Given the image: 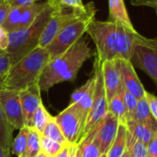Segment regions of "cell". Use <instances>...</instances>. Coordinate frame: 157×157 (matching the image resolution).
<instances>
[{
	"label": "cell",
	"mask_w": 157,
	"mask_h": 157,
	"mask_svg": "<svg viewBox=\"0 0 157 157\" xmlns=\"http://www.w3.org/2000/svg\"><path fill=\"white\" fill-rule=\"evenodd\" d=\"M41 135L45 136V137H48L59 144H68L61 128L59 127L58 123L56 122L54 117H52L50 121L48 122V124L46 125L44 131L42 132Z\"/></svg>",
	"instance_id": "27"
},
{
	"label": "cell",
	"mask_w": 157,
	"mask_h": 157,
	"mask_svg": "<svg viewBox=\"0 0 157 157\" xmlns=\"http://www.w3.org/2000/svg\"><path fill=\"white\" fill-rule=\"evenodd\" d=\"M40 137L41 134L33 128H29L27 150L24 157H34L40 152H41L40 145Z\"/></svg>",
	"instance_id": "26"
},
{
	"label": "cell",
	"mask_w": 157,
	"mask_h": 157,
	"mask_svg": "<svg viewBox=\"0 0 157 157\" xmlns=\"http://www.w3.org/2000/svg\"><path fill=\"white\" fill-rule=\"evenodd\" d=\"M48 3V1H41L26 6L11 7L8 17L2 26L8 32L21 30L34 22L40 12L47 6Z\"/></svg>",
	"instance_id": "10"
},
{
	"label": "cell",
	"mask_w": 157,
	"mask_h": 157,
	"mask_svg": "<svg viewBox=\"0 0 157 157\" xmlns=\"http://www.w3.org/2000/svg\"><path fill=\"white\" fill-rule=\"evenodd\" d=\"M50 60L47 49L37 47L10 66L3 87L20 91L38 84L40 76Z\"/></svg>",
	"instance_id": "3"
},
{
	"label": "cell",
	"mask_w": 157,
	"mask_h": 157,
	"mask_svg": "<svg viewBox=\"0 0 157 157\" xmlns=\"http://www.w3.org/2000/svg\"><path fill=\"white\" fill-rule=\"evenodd\" d=\"M14 130L15 129L8 122L6 115L0 108V146L8 155L11 153Z\"/></svg>",
	"instance_id": "21"
},
{
	"label": "cell",
	"mask_w": 157,
	"mask_h": 157,
	"mask_svg": "<svg viewBox=\"0 0 157 157\" xmlns=\"http://www.w3.org/2000/svg\"><path fill=\"white\" fill-rule=\"evenodd\" d=\"M40 145L41 151L47 154L50 157H54L63 147L64 144H59L48 137L41 135L40 137Z\"/></svg>",
	"instance_id": "28"
},
{
	"label": "cell",
	"mask_w": 157,
	"mask_h": 157,
	"mask_svg": "<svg viewBox=\"0 0 157 157\" xmlns=\"http://www.w3.org/2000/svg\"><path fill=\"white\" fill-rule=\"evenodd\" d=\"M128 151L132 157H149L146 144L139 141H136Z\"/></svg>",
	"instance_id": "31"
},
{
	"label": "cell",
	"mask_w": 157,
	"mask_h": 157,
	"mask_svg": "<svg viewBox=\"0 0 157 157\" xmlns=\"http://www.w3.org/2000/svg\"><path fill=\"white\" fill-rule=\"evenodd\" d=\"M34 157H50V156H49L47 154H45L44 152H42V151H41V152H40L37 155H35Z\"/></svg>",
	"instance_id": "42"
},
{
	"label": "cell",
	"mask_w": 157,
	"mask_h": 157,
	"mask_svg": "<svg viewBox=\"0 0 157 157\" xmlns=\"http://www.w3.org/2000/svg\"><path fill=\"white\" fill-rule=\"evenodd\" d=\"M121 74L123 86L128 91L135 95L138 98H142L145 96L146 90L139 79L134 65L131 61L121 60Z\"/></svg>",
	"instance_id": "15"
},
{
	"label": "cell",
	"mask_w": 157,
	"mask_h": 157,
	"mask_svg": "<svg viewBox=\"0 0 157 157\" xmlns=\"http://www.w3.org/2000/svg\"><path fill=\"white\" fill-rule=\"evenodd\" d=\"M28 135H29V128L24 127L19 130L16 138L13 139V143L11 145V153L17 157L25 156V153L27 150Z\"/></svg>",
	"instance_id": "25"
},
{
	"label": "cell",
	"mask_w": 157,
	"mask_h": 157,
	"mask_svg": "<svg viewBox=\"0 0 157 157\" xmlns=\"http://www.w3.org/2000/svg\"><path fill=\"white\" fill-rule=\"evenodd\" d=\"M146 146L149 157H157V133L155 134Z\"/></svg>",
	"instance_id": "35"
},
{
	"label": "cell",
	"mask_w": 157,
	"mask_h": 157,
	"mask_svg": "<svg viewBox=\"0 0 157 157\" xmlns=\"http://www.w3.org/2000/svg\"><path fill=\"white\" fill-rule=\"evenodd\" d=\"M52 118V116L48 112V110L44 107L43 103H41L38 107L36 111L34 112L30 128L35 129L37 132H39L41 134L42 132L44 131L46 125L48 124V122L50 121V120Z\"/></svg>",
	"instance_id": "24"
},
{
	"label": "cell",
	"mask_w": 157,
	"mask_h": 157,
	"mask_svg": "<svg viewBox=\"0 0 157 157\" xmlns=\"http://www.w3.org/2000/svg\"><path fill=\"white\" fill-rule=\"evenodd\" d=\"M86 33L94 41L96 57L101 63L112 60L131 61L139 36L136 29H131L118 22L96 18L90 22Z\"/></svg>",
	"instance_id": "1"
},
{
	"label": "cell",
	"mask_w": 157,
	"mask_h": 157,
	"mask_svg": "<svg viewBox=\"0 0 157 157\" xmlns=\"http://www.w3.org/2000/svg\"><path fill=\"white\" fill-rule=\"evenodd\" d=\"M70 157H82L81 151L77 145V144H71V153H70Z\"/></svg>",
	"instance_id": "40"
},
{
	"label": "cell",
	"mask_w": 157,
	"mask_h": 157,
	"mask_svg": "<svg viewBox=\"0 0 157 157\" xmlns=\"http://www.w3.org/2000/svg\"><path fill=\"white\" fill-rule=\"evenodd\" d=\"M61 5L74 7V8H83L85 5L82 0H57Z\"/></svg>",
	"instance_id": "38"
},
{
	"label": "cell",
	"mask_w": 157,
	"mask_h": 157,
	"mask_svg": "<svg viewBox=\"0 0 157 157\" xmlns=\"http://www.w3.org/2000/svg\"><path fill=\"white\" fill-rule=\"evenodd\" d=\"M70 153H71V144H66L54 157H70Z\"/></svg>",
	"instance_id": "39"
},
{
	"label": "cell",
	"mask_w": 157,
	"mask_h": 157,
	"mask_svg": "<svg viewBox=\"0 0 157 157\" xmlns=\"http://www.w3.org/2000/svg\"><path fill=\"white\" fill-rule=\"evenodd\" d=\"M94 55L86 38L82 37L66 52L49 61L38 82L40 90L48 91L57 84L74 81L85 62Z\"/></svg>",
	"instance_id": "2"
},
{
	"label": "cell",
	"mask_w": 157,
	"mask_h": 157,
	"mask_svg": "<svg viewBox=\"0 0 157 157\" xmlns=\"http://www.w3.org/2000/svg\"><path fill=\"white\" fill-rule=\"evenodd\" d=\"M40 88L39 84H35L28 88L19 91V98L25 121V125L28 128L31 127L32 118L34 112L38 109V107L42 103Z\"/></svg>",
	"instance_id": "13"
},
{
	"label": "cell",
	"mask_w": 157,
	"mask_h": 157,
	"mask_svg": "<svg viewBox=\"0 0 157 157\" xmlns=\"http://www.w3.org/2000/svg\"><path fill=\"white\" fill-rule=\"evenodd\" d=\"M131 62L148 75L157 86V36L150 39L139 34Z\"/></svg>",
	"instance_id": "8"
},
{
	"label": "cell",
	"mask_w": 157,
	"mask_h": 157,
	"mask_svg": "<svg viewBox=\"0 0 157 157\" xmlns=\"http://www.w3.org/2000/svg\"><path fill=\"white\" fill-rule=\"evenodd\" d=\"M44 1H48V2H52V1H55V0H44Z\"/></svg>",
	"instance_id": "46"
},
{
	"label": "cell",
	"mask_w": 157,
	"mask_h": 157,
	"mask_svg": "<svg viewBox=\"0 0 157 157\" xmlns=\"http://www.w3.org/2000/svg\"><path fill=\"white\" fill-rule=\"evenodd\" d=\"M0 108L6 115L8 122L15 130H20L25 125L19 91L0 88Z\"/></svg>",
	"instance_id": "11"
},
{
	"label": "cell",
	"mask_w": 157,
	"mask_h": 157,
	"mask_svg": "<svg viewBox=\"0 0 157 157\" xmlns=\"http://www.w3.org/2000/svg\"><path fill=\"white\" fill-rule=\"evenodd\" d=\"M3 53H6V52H4V51H2V50L0 49V54H3Z\"/></svg>",
	"instance_id": "44"
},
{
	"label": "cell",
	"mask_w": 157,
	"mask_h": 157,
	"mask_svg": "<svg viewBox=\"0 0 157 157\" xmlns=\"http://www.w3.org/2000/svg\"><path fill=\"white\" fill-rule=\"evenodd\" d=\"M156 13H157V7H156Z\"/></svg>",
	"instance_id": "47"
},
{
	"label": "cell",
	"mask_w": 157,
	"mask_h": 157,
	"mask_svg": "<svg viewBox=\"0 0 157 157\" xmlns=\"http://www.w3.org/2000/svg\"><path fill=\"white\" fill-rule=\"evenodd\" d=\"M145 97L147 98V101H148V104L150 107V110H151L154 118L157 121V97L147 91L145 92Z\"/></svg>",
	"instance_id": "32"
},
{
	"label": "cell",
	"mask_w": 157,
	"mask_h": 157,
	"mask_svg": "<svg viewBox=\"0 0 157 157\" xmlns=\"http://www.w3.org/2000/svg\"><path fill=\"white\" fill-rule=\"evenodd\" d=\"M131 4L135 6H149L157 7V0H130Z\"/></svg>",
	"instance_id": "36"
},
{
	"label": "cell",
	"mask_w": 157,
	"mask_h": 157,
	"mask_svg": "<svg viewBox=\"0 0 157 157\" xmlns=\"http://www.w3.org/2000/svg\"><path fill=\"white\" fill-rule=\"evenodd\" d=\"M95 15L96 12L90 13L62 29L46 47L51 59L61 55L84 37L90 22L95 18Z\"/></svg>",
	"instance_id": "6"
},
{
	"label": "cell",
	"mask_w": 157,
	"mask_h": 157,
	"mask_svg": "<svg viewBox=\"0 0 157 157\" xmlns=\"http://www.w3.org/2000/svg\"><path fill=\"white\" fill-rule=\"evenodd\" d=\"M93 12H97L94 2H89L85 5L83 8H74L61 5L57 1L55 8L41 34L39 47L46 48L62 29L75 20Z\"/></svg>",
	"instance_id": "5"
},
{
	"label": "cell",
	"mask_w": 157,
	"mask_h": 157,
	"mask_svg": "<svg viewBox=\"0 0 157 157\" xmlns=\"http://www.w3.org/2000/svg\"><path fill=\"white\" fill-rule=\"evenodd\" d=\"M101 68L107 99L109 102L123 87L121 74V60H112L101 63Z\"/></svg>",
	"instance_id": "12"
},
{
	"label": "cell",
	"mask_w": 157,
	"mask_h": 157,
	"mask_svg": "<svg viewBox=\"0 0 157 157\" xmlns=\"http://www.w3.org/2000/svg\"><path fill=\"white\" fill-rule=\"evenodd\" d=\"M56 2L57 0L49 2L30 26L9 32V45L6 52L11 61V65L39 47L40 39L55 8Z\"/></svg>",
	"instance_id": "4"
},
{
	"label": "cell",
	"mask_w": 157,
	"mask_h": 157,
	"mask_svg": "<svg viewBox=\"0 0 157 157\" xmlns=\"http://www.w3.org/2000/svg\"><path fill=\"white\" fill-rule=\"evenodd\" d=\"M5 1L11 7H17V6H26L32 5L37 0H5Z\"/></svg>",
	"instance_id": "37"
},
{
	"label": "cell",
	"mask_w": 157,
	"mask_h": 157,
	"mask_svg": "<svg viewBox=\"0 0 157 157\" xmlns=\"http://www.w3.org/2000/svg\"><path fill=\"white\" fill-rule=\"evenodd\" d=\"M11 66V61L8 55L6 53L0 54V88L3 87L4 80L6 76V74Z\"/></svg>",
	"instance_id": "30"
},
{
	"label": "cell",
	"mask_w": 157,
	"mask_h": 157,
	"mask_svg": "<svg viewBox=\"0 0 157 157\" xmlns=\"http://www.w3.org/2000/svg\"><path fill=\"white\" fill-rule=\"evenodd\" d=\"M109 20L118 22L131 29H135L129 17L124 0H109Z\"/></svg>",
	"instance_id": "18"
},
{
	"label": "cell",
	"mask_w": 157,
	"mask_h": 157,
	"mask_svg": "<svg viewBox=\"0 0 157 157\" xmlns=\"http://www.w3.org/2000/svg\"><path fill=\"white\" fill-rule=\"evenodd\" d=\"M9 45V32L3 26H0V49L6 52Z\"/></svg>",
	"instance_id": "33"
},
{
	"label": "cell",
	"mask_w": 157,
	"mask_h": 157,
	"mask_svg": "<svg viewBox=\"0 0 157 157\" xmlns=\"http://www.w3.org/2000/svg\"><path fill=\"white\" fill-rule=\"evenodd\" d=\"M66 141L70 144H78L83 136L87 117L77 103H70L54 117Z\"/></svg>",
	"instance_id": "7"
},
{
	"label": "cell",
	"mask_w": 157,
	"mask_h": 157,
	"mask_svg": "<svg viewBox=\"0 0 157 157\" xmlns=\"http://www.w3.org/2000/svg\"><path fill=\"white\" fill-rule=\"evenodd\" d=\"M134 119L143 123H145L146 125L151 127L153 130L157 132V121L154 118L150 110V107H149V104L145 96L139 99L138 106H137L135 115H134Z\"/></svg>",
	"instance_id": "23"
},
{
	"label": "cell",
	"mask_w": 157,
	"mask_h": 157,
	"mask_svg": "<svg viewBox=\"0 0 157 157\" xmlns=\"http://www.w3.org/2000/svg\"><path fill=\"white\" fill-rule=\"evenodd\" d=\"M122 157H132V156H131V154H130V152H129L128 150H126V152L124 153V155H122Z\"/></svg>",
	"instance_id": "43"
},
{
	"label": "cell",
	"mask_w": 157,
	"mask_h": 157,
	"mask_svg": "<svg viewBox=\"0 0 157 157\" xmlns=\"http://www.w3.org/2000/svg\"><path fill=\"white\" fill-rule=\"evenodd\" d=\"M11 6L7 5L5 0H0V26H2L7 18Z\"/></svg>",
	"instance_id": "34"
},
{
	"label": "cell",
	"mask_w": 157,
	"mask_h": 157,
	"mask_svg": "<svg viewBox=\"0 0 157 157\" xmlns=\"http://www.w3.org/2000/svg\"><path fill=\"white\" fill-rule=\"evenodd\" d=\"M94 75L96 78V86H95L93 104L86 121V124L82 138L86 134H87L94 127H96L108 113V99H107L106 90L103 82L101 63L98 61L97 57L94 63Z\"/></svg>",
	"instance_id": "9"
},
{
	"label": "cell",
	"mask_w": 157,
	"mask_h": 157,
	"mask_svg": "<svg viewBox=\"0 0 157 157\" xmlns=\"http://www.w3.org/2000/svg\"><path fill=\"white\" fill-rule=\"evenodd\" d=\"M119 125L118 120L109 112H108L100 121L97 131L96 139L98 143L101 155L107 154L109 150L117 135Z\"/></svg>",
	"instance_id": "14"
},
{
	"label": "cell",
	"mask_w": 157,
	"mask_h": 157,
	"mask_svg": "<svg viewBox=\"0 0 157 157\" xmlns=\"http://www.w3.org/2000/svg\"><path fill=\"white\" fill-rule=\"evenodd\" d=\"M123 87L118 94H116L108 102V112L111 113L118 120L119 124L126 126L129 120V116H128L127 108L123 100V95H122Z\"/></svg>",
	"instance_id": "20"
},
{
	"label": "cell",
	"mask_w": 157,
	"mask_h": 157,
	"mask_svg": "<svg viewBox=\"0 0 157 157\" xmlns=\"http://www.w3.org/2000/svg\"><path fill=\"white\" fill-rule=\"evenodd\" d=\"M0 157H10V155L6 154V153L1 148V146H0Z\"/></svg>",
	"instance_id": "41"
},
{
	"label": "cell",
	"mask_w": 157,
	"mask_h": 157,
	"mask_svg": "<svg viewBox=\"0 0 157 157\" xmlns=\"http://www.w3.org/2000/svg\"><path fill=\"white\" fill-rule=\"evenodd\" d=\"M127 150H129L132 144L139 141L147 145L151 139L157 133L151 127L135 119H131L127 122Z\"/></svg>",
	"instance_id": "16"
},
{
	"label": "cell",
	"mask_w": 157,
	"mask_h": 157,
	"mask_svg": "<svg viewBox=\"0 0 157 157\" xmlns=\"http://www.w3.org/2000/svg\"><path fill=\"white\" fill-rule=\"evenodd\" d=\"M99 157H107V154H104V155H101Z\"/></svg>",
	"instance_id": "45"
},
{
	"label": "cell",
	"mask_w": 157,
	"mask_h": 157,
	"mask_svg": "<svg viewBox=\"0 0 157 157\" xmlns=\"http://www.w3.org/2000/svg\"><path fill=\"white\" fill-rule=\"evenodd\" d=\"M122 95H123V100H124L125 106L127 108L129 120L134 119L135 111H136V109H137L138 102H139V99L140 98H138L135 95H133L132 93H131L130 91H128L125 87H123Z\"/></svg>",
	"instance_id": "29"
},
{
	"label": "cell",
	"mask_w": 157,
	"mask_h": 157,
	"mask_svg": "<svg viewBox=\"0 0 157 157\" xmlns=\"http://www.w3.org/2000/svg\"><path fill=\"white\" fill-rule=\"evenodd\" d=\"M95 86H96V78L95 75H93L83 86L75 89L71 96L70 103H77L82 108L87 118L93 104Z\"/></svg>",
	"instance_id": "17"
},
{
	"label": "cell",
	"mask_w": 157,
	"mask_h": 157,
	"mask_svg": "<svg viewBox=\"0 0 157 157\" xmlns=\"http://www.w3.org/2000/svg\"><path fill=\"white\" fill-rule=\"evenodd\" d=\"M99 123L94 127L87 134H86L77 144L81 151L82 157H99L101 155L100 148L96 139V134Z\"/></svg>",
	"instance_id": "19"
},
{
	"label": "cell",
	"mask_w": 157,
	"mask_h": 157,
	"mask_svg": "<svg viewBox=\"0 0 157 157\" xmlns=\"http://www.w3.org/2000/svg\"><path fill=\"white\" fill-rule=\"evenodd\" d=\"M127 150V127L119 125L117 135L107 153V157H122Z\"/></svg>",
	"instance_id": "22"
}]
</instances>
